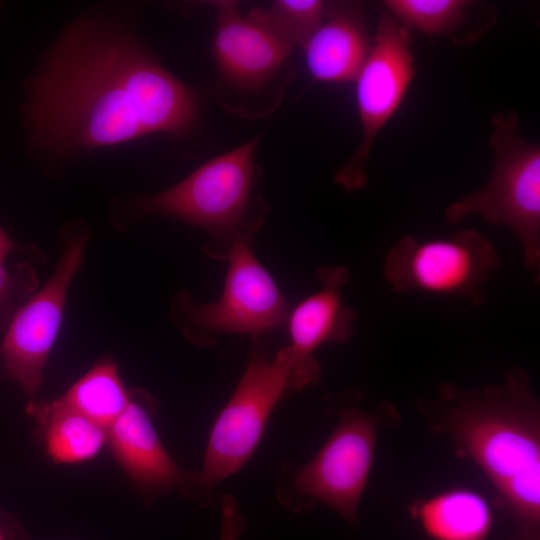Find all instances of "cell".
Here are the masks:
<instances>
[{"label":"cell","instance_id":"15","mask_svg":"<svg viewBox=\"0 0 540 540\" xmlns=\"http://www.w3.org/2000/svg\"><path fill=\"white\" fill-rule=\"evenodd\" d=\"M409 513L430 540H487L494 521L487 499L468 487L416 500Z\"/></svg>","mask_w":540,"mask_h":540},{"label":"cell","instance_id":"4","mask_svg":"<svg viewBox=\"0 0 540 540\" xmlns=\"http://www.w3.org/2000/svg\"><path fill=\"white\" fill-rule=\"evenodd\" d=\"M361 392L349 388L329 400L337 424L318 452L306 463L285 462L276 489L278 502L305 514L317 503L327 505L352 526L374 465L382 426L401 421L397 408L383 402L376 411L360 406Z\"/></svg>","mask_w":540,"mask_h":540},{"label":"cell","instance_id":"2","mask_svg":"<svg viewBox=\"0 0 540 540\" xmlns=\"http://www.w3.org/2000/svg\"><path fill=\"white\" fill-rule=\"evenodd\" d=\"M418 412L447 436L457 457L472 461L512 520L513 540L540 539V401L523 369L481 389L440 386Z\"/></svg>","mask_w":540,"mask_h":540},{"label":"cell","instance_id":"10","mask_svg":"<svg viewBox=\"0 0 540 540\" xmlns=\"http://www.w3.org/2000/svg\"><path fill=\"white\" fill-rule=\"evenodd\" d=\"M412 43L411 31L384 11L370 52L355 79L361 137L334 177L345 191L360 190L368 183L366 165L373 144L399 110L415 76Z\"/></svg>","mask_w":540,"mask_h":540},{"label":"cell","instance_id":"18","mask_svg":"<svg viewBox=\"0 0 540 540\" xmlns=\"http://www.w3.org/2000/svg\"><path fill=\"white\" fill-rule=\"evenodd\" d=\"M387 11L401 26L427 35H444L459 27L473 5L467 0H385Z\"/></svg>","mask_w":540,"mask_h":540},{"label":"cell","instance_id":"7","mask_svg":"<svg viewBox=\"0 0 540 540\" xmlns=\"http://www.w3.org/2000/svg\"><path fill=\"white\" fill-rule=\"evenodd\" d=\"M212 54L216 91L221 105L245 116L274 110L292 78V48L235 1H214Z\"/></svg>","mask_w":540,"mask_h":540},{"label":"cell","instance_id":"8","mask_svg":"<svg viewBox=\"0 0 540 540\" xmlns=\"http://www.w3.org/2000/svg\"><path fill=\"white\" fill-rule=\"evenodd\" d=\"M252 244L244 239L234 244L226 259L225 285L218 300L200 303L184 290L173 296L171 320L191 343L211 347L221 335L249 334L254 338L286 327L289 305L256 258Z\"/></svg>","mask_w":540,"mask_h":540},{"label":"cell","instance_id":"9","mask_svg":"<svg viewBox=\"0 0 540 540\" xmlns=\"http://www.w3.org/2000/svg\"><path fill=\"white\" fill-rule=\"evenodd\" d=\"M500 264L495 245L467 229L449 237H402L387 253L383 277L397 293L421 291L484 302L482 286Z\"/></svg>","mask_w":540,"mask_h":540},{"label":"cell","instance_id":"1","mask_svg":"<svg viewBox=\"0 0 540 540\" xmlns=\"http://www.w3.org/2000/svg\"><path fill=\"white\" fill-rule=\"evenodd\" d=\"M26 87L30 142L53 156L157 133L184 136L200 116L196 92L130 30L107 20L73 23Z\"/></svg>","mask_w":540,"mask_h":540},{"label":"cell","instance_id":"23","mask_svg":"<svg viewBox=\"0 0 540 540\" xmlns=\"http://www.w3.org/2000/svg\"><path fill=\"white\" fill-rule=\"evenodd\" d=\"M0 540H10L9 534L7 533L2 524H0Z\"/></svg>","mask_w":540,"mask_h":540},{"label":"cell","instance_id":"22","mask_svg":"<svg viewBox=\"0 0 540 540\" xmlns=\"http://www.w3.org/2000/svg\"><path fill=\"white\" fill-rule=\"evenodd\" d=\"M15 248V244L9 236L0 228V262H3L8 254Z\"/></svg>","mask_w":540,"mask_h":540},{"label":"cell","instance_id":"14","mask_svg":"<svg viewBox=\"0 0 540 540\" xmlns=\"http://www.w3.org/2000/svg\"><path fill=\"white\" fill-rule=\"evenodd\" d=\"M361 2H327L324 19L303 45L311 76L322 82L355 81L371 49Z\"/></svg>","mask_w":540,"mask_h":540},{"label":"cell","instance_id":"13","mask_svg":"<svg viewBox=\"0 0 540 540\" xmlns=\"http://www.w3.org/2000/svg\"><path fill=\"white\" fill-rule=\"evenodd\" d=\"M151 398L134 396L107 429V446L126 476L148 497L185 490L191 471L181 468L164 447L152 423Z\"/></svg>","mask_w":540,"mask_h":540},{"label":"cell","instance_id":"17","mask_svg":"<svg viewBox=\"0 0 540 540\" xmlns=\"http://www.w3.org/2000/svg\"><path fill=\"white\" fill-rule=\"evenodd\" d=\"M115 360L106 356L55 400L108 429L132 401Z\"/></svg>","mask_w":540,"mask_h":540},{"label":"cell","instance_id":"12","mask_svg":"<svg viewBox=\"0 0 540 540\" xmlns=\"http://www.w3.org/2000/svg\"><path fill=\"white\" fill-rule=\"evenodd\" d=\"M318 291L309 295L289 312L286 327L290 344L291 379L295 391L316 385L321 367L314 353L323 344L347 343L358 318L346 305L343 288L351 279L344 266H324L317 270Z\"/></svg>","mask_w":540,"mask_h":540},{"label":"cell","instance_id":"6","mask_svg":"<svg viewBox=\"0 0 540 540\" xmlns=\"http://www.w3.org/2000/svg\"><path fill=\"white\" fill-rule=\"evenodd\" d=\"M491 123L492 173L481 189L448 205L445 216L455 224L478 214L490 224L509 228L522 247L525 266L539 279L540 146L518 132L515 110L494 114Z\"/></svg>","mask_w":540,"mask_h":540},{"label":"cell","instance_id":"19","mask_svg":"<svg viewBox=\"0 0 540 540\" xmlns=\"http://www.w3.org/2000/svg\"><path fill=\"white\" fill-rule=\"evenodd\" d=\"M327 2L321 0H275L268 8L248 13L266 25L292 49L303 47L321 25Z\"/></svg>","mask_w":540,"mask_h":540},{"label":"cell","instance_id":"21","mask_svg":"<svg viewBox=\"0 0 540 540\" xmlns=\"http://www.w3.org/2000/svg\"><path fill=\"white\" fill-rule=\"evenodd\" d=\"M32 280H37V277L29 266L26 265L20 275L14 276L3 266V262H0V303L4 301L17 287L36 289L38 282L20 285V283L29 282Z\"/></svg>","mask_w":540,"mask_h":540},{"label":"cell","instance_id":"16","mask_svg":"<svg viewBox=\"0 0 540 540\" xmlns=\"http://www.w3.org/2000/svg\"><path fill=\"white\" fill-rule=\"evenodd\" d=\"M47 457L55 464L77 465L94 459L107 445V429L55 399L32 402Z\"/></svg>","mask_w":540,"mask_h":540},{"label":"cell","instance_id":"3","mask_svg":"<svg viewBox=\"0 0 540 540\" xmlns=\"http://www.w3.org/2000/svg\"><path fill=\"white\" fill-rule=\"evenodd\" d=\"M261 136L211 158L167 189L116 200L111 205L113 227L125 231L134 221L152 216L180 220L206 231L204 253L226 261L238 240L253 242L269 209L255 161Z\"/></svg>","mask_w":540,"mask_h":540},{"label":"cell","instance_id":"20","mask_svg":"<svg viewBox=\"0 0 540 540\" xmlns=\"http://www.w3.org/2000/svg\"><path fill=\"white\" fill-rule=\"evenodd\" d=\"M221 515L220 539L240 540L247 527V520L240 511L237 499L224 493L218 497Z\"/></svg>","mask_w":540,"mask_h":540},{"label":"cell","instance_id":"11","mask_svg":"<svg viewBox=\"0 0 540 540\" xmlns=\"http://www.w3.org/2000/svg\"><path fill=\"white\" fill-rule=\"evenodd\" d=\"M60 236L62 252L53 273L16 311L0 346L9 376L28 395L35 394L42 384L68 292L90 239L89 230L79 222L67 224Z\"/></svg>","mask_w":540,"mask_h":540},{"label":"cell","instance_id":"5","mask_svg":"<svg viewBox=\"0 0 540 540\" xmlns=\"http://www.w3.org/2000/svg\"><path fill=\"white\" fill-rule=\"evenodd\" d=\"M292 392L287 346L270 357L261 337H254L245 371L211 427L202 466L191 471L182 495L209 506L217 485L248 463L271 413Z\"/></svg>","mask_w":540,"mask_h":540}]
</instances>
